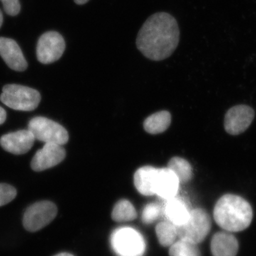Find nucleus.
<instances>
[{"instance_id":"obj_7","label":"nucleus","mask_w":256,"mask_h":256,"mask_svg":"<svg viewBox=\"0 0 256 256\" xmlns=\"http://www.w3.org/2000/svg\"><path fill=\"white\" fill-rule=\"evenodd\" d=\"M57 207L50 201H41L33 204L25 210L23 226L30 232H36L44 228L57 215Z\"/></svg>"},{"instance_id":"obj_17","label":"nucleus","mask_w":256,"mask_h":256,"mask_svg":"<svg viewBox=\"0 0 256 256\" xmlns=\"http://www.w3.org/2000/svg\"><path fill=\"white\" fill-rule=\"evenodd\" d=\"M172 116L166 110L160 111L151 114L144 120L143 127L146 132L152 134L164 132L170 127Z\"/></svg>"},{"instance_id":"obj_4","label":"nucleus","mask_w":256,"mask_h":256,"mask_svg":"<svg viewBox=\"0 0 256 256\" xmlns=\"http://www.w3.org/2000/svg\"><path fill=\"white\" fill-rule=\"evenodd\" d=\"M210 227L212 220L206 210L197 208L191 210L188 220L178 226L176 230L180 239L198 244L210 234Z\"/></svg>"},{"instance_id":"obj_6","label":"nucleus","mask_w":256,"mask_h":256,"mask_svg":"<svg viewBox=\"0 0 256 256\" xmlns=\"http://www.w3.org/2000/svg\"><path fill=\"white\" fill-rule=\"evenodd\" d=\"M28 130L37 140L63 146L69 140L66 130L58 122L44 117H35L28 122Z\"/></svg>"},{"instance_id":"obj_5","label":"nucleus","mask_w":256,"mask_h":256,"mask_svg":"<svg viewBox=\"0 0 256 256\" xmlns=\"http://www.w3.org/2000/svg\"><path fill=\"white\" fill-rule=\"evenodd\" d=\"M111 245L118 256H142L146 252V242L136 229L124 227L118 228L111 236Z\"/></svg>"},{"instance_id":"obj_22","label":"nucleus","mask_w":256,"mask_h":256,"mask_svg":"<svg viewBox=\"0 0 256 256\" xmlns=\"http://www.w3.org/2000/svg\"><path fill=\"white\" fill-rule=\"evenodd\" d=\"M161 208L159 205L150 204L144 207L142 210V220L146 224H152L159 218Z\"/></svg>"},{"instance_id":"obj_23","label":"nucleus","mask_w":256,"mask_h":256,"mask_svg":"<svg viewBox=\"0 0 256 256\" xmlns=\"http://www.w3.org/2000/svg\"><path fill=\"white\" fill-rule=\"evenodd\" d=\"M16 196V188L8 184H0V206L8 204Z\"/></svg>"},{"instance_id":"obj_14","label":"nucleus","mask_w":256,"mask_h":256,"mask_svg":"<svg viewBox=\"0 0 256 256\" xmlns=\"http://www.w3.org/2000/svg\"><path fill=\"white\" fill-rule=\"evenodd\" d=\"M238 248V240L232 232H217L212 237L210 252L213 256H236Z\"/></svg>"},{"instance_id":"obj_9","label":"nucleus","mask_w":256,"mask_h":256,"mask_svg":"<svg viewBox=\"0 0 256 256\" xmlns=\"http://www.w3.org/2000/svg\"><path fill=\"white\" fill-rule=\"evenodd\" d=\"M255 112L250 106L238 105L227 111L224 118V128L228 134L238 136L245 132L252 124Z\"/></svg>"},{"instance_id":"obj_20","label":"nucleus","mask_w":256,"mask_h":256,"mask_svg":"<svg viewBox=\"0 0 256 256\" xmlns=\"http://www.w3.org/2000/svg\"><path fill=\"white\" fill-rule=\"evenodd\" d=\"M156 234L160 245L170 247L176 242L178 238L176 226L170 222H162L156 225Z\"/></svg>"},{"instance_id":"obj_28","label":"nucleus","mask_w":256,"mask_h":256,"mask_svg":"<svg viewBox=\"0 0 256 256\" xmlns=\"http://www.w3.org/2000/svg\"><path fill=\"white\" fill-rule=\"evenodd\" d=\"M3 23V14L1 10H0V28H1L2 25Z\"/></svg>"},{"instance_id":"obj_26","label":"nucleus","mask_w":256,"mask_h":256,"mask_svg":"<svg viewBox=\"0 0 256 256\" xmlns=\"http://www.w3.org/2000/svg\"><path fill=\"white\" fill-rule=\"evenodd\" d=\"M89 0H74V2H75L76 4L82 5L86 4V3H87L88 2Z\"/></svg>"},{"instance_id":"obj_12","label":"nucleus","mask_w":256,"mask_h":256,"mask_svg":"<svg viewBox=\"0 0 256 256\" xmlns=\"http://www.w3.org/2000/svg\"><path fill=\"white\" fill-rule=\"evenodd\" d=\"M0 56L12 70L24 72L28 68V62L18 44L14 40L0 37Z\"/></svg>"},{"instance_id":"obj_11","label":"nucleus","mask_w":256,"mask_h":256,"mask_svg":"<svg viewBox=\"0 0 256 256\" xmlns=\"http://www.w3.org/2000/svg\"><path fill=\"white\" fill-rule=\"evenodd\" d=\"M35 140L34 136L28 130H24L4 134L0 138V144L8 152L23 154L31 150Z\"/></svg>"},{"instance_id":"obj_13","label":"nucleus","mask_w":256,"mask_h":256,"mask_svg":"<svg viewBox=\"0 0 256 256\" xmlns=\"http://www.w3.org/2000/svg\"><path fill=\"white\" fill-rule=\"evenodd\" d=\"M180 184L178 176L169 168H158L154 193L166 201L176 196Z\"/></svg>"},{"instance_id":"obj_19","label":"nucleus","mask_w":256,"mask_h":256,"mask_svg":"<svg viewBox=\"0 0 256 256\" xmlns=\"http://www.w3.org/2000/svg\"><path fill=\"white\" fill-rule=\"evenodd\" d=\"M136 208L130 202L126 200H120L114 205L111 217L116 222H127L137 218Z\"/></svg>"},{"instance_id":"obj_1","label":"nucleus","mask_w":256,"mask_h":256,"mask_svg":"<svg viewBox=\"0 0 256 256\" xmlns=\"http://www.w3.org/2000/svg\"><path fill=\"white\" fill-rule=\"evenodd\" d=\"M180 30L172 15L158 12L142 25L136 40L140 52L152 60H162L174 53L180 42Z\"/></svg>"},{"instance_id":"obj_18","label":"nucleus","mask_w":256,"mask_h":256,"mask_svg":"<svg viewBox=\"0 0 256 256\" xmlns=\"http://www.w3.org/2000/svg\"><path fill=\"white\" fill-rule=\"evenodd\" d=\"M168 168L178 176L180 183H188L193 176V170L188 161L180 156L172 158L168 162Z\"/></svg>"},{"instance_id":"obj_2","label":"nucleus","mask_w":256,"mask_h":256,"mask_svg":"<svg viewBox=\"0 0 256 256\" xmlns=\"http://www.w3.org/2000/svg\"><path fill=\"white\" fill-rule=\"evenodd\" d=\"M252 207L238 195L227 194L220 197L214 208L216 223L226 232H239L246 229L252 220Z\"/></svg>"},{"instance_id":"obj_21","label":"nucleus","mask_w":256,"mask_h":256,"mask_svg":"<svg viewBox=\"0 0 256 256\" xmlns=\"http://www.w3.org/2000/svg\"><path fill=\"white\" fill-rule=\"evenodd\" d=\"M170 256H201L197 244L180 239L170 246Z\"/></svg>"},{"instance_id":"obj_24","label":"nucleus","mask_w":256,"mask_h":256,"mask_svg":"<svg viewBox=\"0 0 256 256\" xmlns=\"http://www.w3.org/2000/svg\"><path fill=\"white\" fill-rule=\"evenodd\" d=\"M4 12L10 16H16L21 10L18 0H1Z\"/></svg>"},{"instance_id":"obj_16","label":"nucleus","mask_w":256,"mask_h":256,"mask_svg":"<svg viewBox=\"0 0 256 256\" xmlns=\"http://www.w3.org/2000/svg\"><path fill=\"white\" fill-rule=\"evenodd\" d=\"M164 212L169 222L178 226L188 220L191 210L182 198L175 196L166 200Z\"/></svg>"},{"instance_id":"obj_27","label":"nucleus","mask_w":256,"mask_h":256,"mask_svg":"<svg viewBox=\"0 0 256 256\" xmlns=\"http://www.w3.org/2000/svg\"><path fill=\"white\" fill-rule=\"evenodd\" d=\"M54 256H74L72 254H68V252H60V254H57Z\"/></svg>"},{"instance_id":"obj_25","label":"nucleus","mask_w":256,"mask_h":256,"mask_svg":"<svg viewBox=\"0 0 256 256\" xmlns=\"http://www.w3.org/2000/svg\"><path fill=\"white\" fill-rule=\"evenodd\" d=\"M6 119V112L3 108L0 106V124H4Z\"/></svg>"},{"instance_id":"obj_8","label":"nucleus","mask_w":256,"mask_h":256,"mask_svg":"<svg viewBox=\"0 0 256 256\" xmlns=\"http://www.w3.org/2000/svg\"><path fill=\"white\" fill-rule=\"evenodd\" d=\"M65 48V41L58 32H47L40 36L37 43V60L44 64L54 63L62 56Z\"/></svg>"},{"instance_id":"obj_3","label":"nucleus","mask_w":256,"mask_h":256,"mask_svg":"<svg viewBox=\"0 0 256 256\" xmlns=\"http://www.w3.org/2000/svg\"><path fill=\"white\" fill-rule=\"evenodd\" d=\"M0 100L4 105L14 110L32 111L38 107L41 101V95L32 88L9 84L3 87Z\"/></svg>"},{"instance_id":"obj_15","label":"nucleus","mask_w":256,"mask_h":256,"mask_svg":"<svg viewBox=\"0 0 256 256\" xmlns=\"http://www.w3.org/2000/svg\"><path fill=\"white\" fill-rule=\"evenodd\" d=\"M158 168L144 166L139 168L134 174V184L136 190L144 196H153Z\"/></svg>"},{"instance_id":"obj_10","label":"nucleus","mask_w":256,"mask_h":256,"mask_svg":"<svg viewBox=\"0 0 256 256\" xmlns=\"http://www.w3.org/2000/svg\"><path fill=\"white\" fill-rule=\"evenodd\" d=\"M66 154L63 146L54 143H45L43 148L37 151L32 159V169L35 172H42L54 168L65 159Z\"/></svg>"}]
</instances>
